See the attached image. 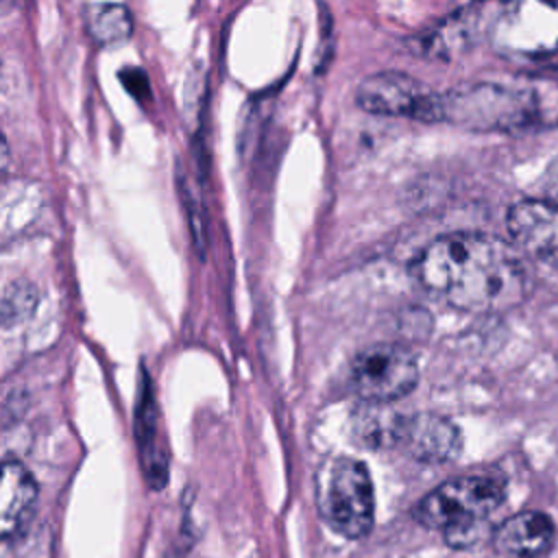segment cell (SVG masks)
Here are the masks:
<instances>
[{
	"mask_svg": "<svg viewBox=\"0 0 558 558\" xmlns=\"http://www.w3.org/2000/svg\"><path fill=\"white\" fill-rule=\"evenodd\" d=\"M414 281L445 305L466 314H501L530 288L514 246L482 231H453L429 242L412 262Z\"/></svg>",
	"mask_w": 558,
	"mask_h": 558,
	"instance_id": "cell-1",
	"label": "cell"
},
{
	"mask_svg": "<svg viewBox=\"0 0 558 558\" xmlns=\"http://www.w3.org/2000/svg\"><path fill=\"white\" fill-rule=\"evenodd\" d=\"M506 482L493 473H473L442 482L414 508V519L440 530L453 547H471L486 519L504 504Z\"/></svg>",
	"mask_w": 558,
	"mask_h": 558,
	"instance_id": "cell-2",
	"label": "cell"
},
{
	"mask_svg": "<svg viewBox=\"0 0 558 558\" xmlns=\"http://www.w3.org/2000/svg\"><path fill=\"white\" fill-rule=\"evenodd\" d=\"M438 122L466 131H519L538 120V100L525 87L466 83L436 96Z\"/></svg>",
	"mask_w": 558,
	"mask_h": 558,
	"instance_id": "cell-3",
	"label": "cell"
},
{
	"mask_svg": "<svg viewBox=\"0 0 558 558\" xmlns=\"http://www.w3.org/2000/svg\"><path fill=\"white\" fill-rule=\"evenodd\" d=\"M318 510L325 523L347 536L362 538L375 521V493L364 462L340 456L325 462L316 480Z\"/></svg>",
	"mask_w": 558,
	"mask_h": 558,
	"instance_id": "cell-4",
	"label": "cell"
},
{
	"mask_svg": "<svg viewBox=\"0 0 558 558\" xmlns=\"http://www.w3.org/2000/svg\"><path fill=\"white\" fill-rule=\"evenodd\" d=\"M486 37L490 48L510 61H545L558 52V2L497 4Z\"/></svg>",
	"mask_w": 558,
	"mask_h": 558,
	"instance_id": "cell-5",
	"label": "cell"
},
{
	"mask_svg": "<svg viewBox=\"0 0 558 558\" xmlns=\"http://www.w3.org/2000/svg\"><path fill=\"white\" fill-rule=\"evenodd\" d=\"M418 381L416 355L397 342L364 347L349 364V386L362 403H395Z\"/></svg>",
	"mask_w": 558,
	"mask_h": 558,
	"instance_id": "cell-6",
	"label": "cell"
},
{
	"mask_svg": "<svg viewBox=\"0 0 558 558\" xmlns=\"http://www.w3.org/2000/svg\"><path fill=\"white\" fill-rule=\"evenodd\" d=\"M438 92L414 76L397 70H386L362 78L355 89V102L360 109L377 116L410 118L425 124L438 122L436 109Z\"/></svg>",
	"mask_w": 558,
	"mask_h": 558,
	"instance_id": "cell-7",
	"label": "cell"
},
{
	"mask_svg": "<svg viewBox=\"0 0 558 558\" xmlns=\"http://www.w3.org/2000/svg\"><path fill=\"white\" fill-rule=\"evenodd\" d=\"M506 227L519 251L558 266V205L545 198H523L508 209Z\"/></svg>",
	"mask_w": 558,
	"mask_h": 558,
	"instance_id": "cell-8",
	"label": "cell"
},
{
	"mask_svg": "<svg viewBox=\"0 0 558 558\" xmlns=\"http://www.w3.org/2000/svg\"><path fill=\"white\" fill-rule=\"evenodd\" d=\"M397 449L423 464H445L458 458L462 434L447 416L414 412L405 414Z\"/></svg>",
	"mask_w": 558,
	"mask_h": 558,
	"instance_id": "cell-9",
	"label": "cell"
},
{
	"mask_svg": "<svg viewBox=\"0 0 558 558\" xmlns=\"http://www.w3.org/2000/svg\"><path fill=\"white\" fill-rule=\"evenodd\" d=\"M497 11V4H464L447 13L429 31L421 35L423 52L427 57L451 59L462 54L480 35L488 33L490 20Z\"/></svg>",
	"mask_w": 558,
	"mask_h": 558,
	"instance_id": "cell-10",
	"label": "cell"
},
{
	"mask_svg": "<svg viewBox=\"0 0 558 558\" xmlns=\"http://www.w3.org/2000/svg\"><path fill=\"white\" fill-rule=\"evenodd\" d=\"M37 482L31 471L13 460L0 462V541L15 538L33 521Z\"/></svg>",
	"mask_w": 558,
	"mask_h": 558,
	"instance_id": "cell-11",
	"label": "cell"
},
{
	"mask_svg": "<svg viewBox=\"0 0 558 558\" xmlns=\"http://www.w3.org/2000/svg\"><path fill=\"white\" fill-rule=\"evenodd\" d=\"M554 534V521L545 512L523 510L499 523L493 543L506 558H541L551 549Z\"/></svg>",
	"mask_w": 558,
	"mask_h": 558,
	"instance_id": "cell-12",
	"label": "cell"
},
{
	"mask_svg": "<svg viewBox=\"0 0 558 558\" xmlns=\"http://www.w3.org/2000/svg\"><path fill=\"white\" fill-rule=\"evenodd\" d=\"M405 414L392 403H362L351 418L353 438L368 449H397Z\"/></svg>",
	"mask_w": 558,
	"mask_h": 558,
	"instance_id": "cell-13",
	"label": "cell"
},
{
	"mask_svg": "<svg viewBox=\"0 0 558 558\" xmlns=\"http://www.w3.org/2000/svg\"><path fill=\"white\" fill-rule=\"evenodd\" d=\"M137 449H140V460H142L146 482L153 488H161L168 477V462H166V453L157 445V421H155V408H153L148 386H144L142 403L137 408Z\"/></svg>",
	"mask_w": 558,
	"mask_h": 558,
	"instance_id": "cell-14",
	"label": "cell"
},
{
	"mask_svg": "<svg viewBox=\"0 0 558 558\" xmlns=\"http://www.w3.org/2000/svg\"><path fill=\"white\" fill-rule=\"evenodd\" d=\"M85 24L98 44H118L131 35L133 22L124 4H87Z\"/></svg>",
	"mask_w": 558,
	"mask_h": 558,
	"instance_id": "cell-15",
	"label": "cell"
},
{
	"mask_svg": "<svg viewBox=\"0 0 558 558\" xmlns=\"http://www.w3.org/2000/svg\"><path fill=\"white\" fill-rule=\"evenodd\" d=\"M541 190L543 198L558 205V157L547 166L543 179H541Z\"/></svg>",
	"mask_w": 558,
	"mask_h": 558,
	"instance_id": "cell-16",
	"label": "cell"
},
{
	"mask_svg": "<svg viewBox=\"0 0 558 558\" xmlns=\"http://www.w3.org/2000/svg\"><path fill=\"white\" fill-rule=\"evenodd\" d=\"M7 166H9V146H7V140H4V135L0 133V177L4 174Z\"/></svg>",
	"mask_w": 558,
	"mask_h": 558,
	"instance_id": "cell-17",
	"label": "cell"
},
{
	"mask_svg": "<svg viewBox=\"0 0 558 558\" xmlns=\"http://www.w3.org/2000/svg\"><path fill=\"white\" fill-rule=\"evenodd\" d=\"M2 81H4V70H2V63H0V87H2Z\"/></svg>",
	"mask_w": 558,
	"mask_h": 558,
	"instance_id": "cell-18",
	"label": "cell"
}]
</instances>
